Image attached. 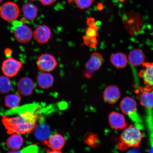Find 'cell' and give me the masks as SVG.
Masks as SVG:
<instances>
[{
    "label": "cell",
    "instance_id": "obj_24",
    "mask_svg": "<svg viewBox=\"0 0 153 153\" xmlns=\"http://www.w3.org/2000/svg\"><path fill=\"white\" fill-rule=\"evenodd\" d=\"M8 76H0V93L3 94L9 92L12 89V83Z\"/></svg>",
    "mask_w": 153,
    "mask_h": 153
},
{
    "label": "cell",
    "instance_id": "obj_12",
    "mask_svg": "<svg viewBox=\"0 0 153 153\" xmlns=\"http://www.w3.org/2000/svg\"><path fill=\"white\" fill-rule=\"evenodd\" d=\"M34 88V84L33 80L28 77L21 78L17 84V89L19 93L24 96L31 95Z\"/></svg>",
    "mask_w": 153,
    "mask_h": 153
},
{
    "label": "cell",
    "instance_id": "obj_28",
    "mask_svg": "<svg viewBox=\"0 0 153 153\" xmlns=\"http://www.w3.org/2000/svg\"><path fill=\"white\" fill-rule=\"evenodd\" d=\"M9 49L6 50L5 51V54L6 55L10 54V52H11V51H9Z\"/></svg>",
    "mask_w": 153,
    "mask_h": 153
},
{
    "label": "cell",
    "instance_id": "obj_31",
    "mask_svg": "<svg viewBox=\"0 0 153 153\" xmlns=\"http://www.w3.org/2000/svg\"><path fill=\"white\" fill-rule=\"evenodd\" d=\"M29 1H36V0H29Z\"/></svg>",
    "mask_w": 153,
    "mask_h": 153
},
{
    "label": "cell",
    "instance_id": "obj_27",
    "mask_svg": "<svg viewBox=\"0 0 153 153\" xmlns=\"http://www.w3.org/2000/svg\"><path fill=\"white\" fill-rule=\"evenodd\" d=\"M57 0H39L42 4L45 6L53 4Z\"/></svg>",
    "mask_w": 153,
    "mask_h": 153
},
{
    "label": "cell",
    "instance_id": "obj_3",
    "mask_svg": "<svg viewBox=\"0 0 153 153\" xmlns=\"http://www.w3.org/2000/svg\"><path fill=\"white\" fill-rule=\"evenodd\" d=\"M11 29L14 32V37L19 42L26 43L31 40L33 32L30 27L23 24V22L16 21L13 24Z\"/></svg>",
    "mask_w": 153,
    "mask_h": 153
},
{
    "label": "cell",
    "instance_id": "obj_29",
    "mask_svg": "<svg viewBox=\"0 0 153 153\" xmlns=\"http://www.w3.org/2000/svg\"><path fill=\"white\" fill-rule=\"evenodd\" d=\"M117 1H119L120 3H124L127 1V0H117Z\"/></svg>",
    "mask_w": 153,
    "mask_h": 153
},
{
    "label": "cell",
    "instance_id": "obj_4",
    "mask_svg": "<svg viewBox=\"0 0 153 153\" xmlns=\"http://www.w3.org/2000/svg\"><path fill=\"white\" fill-rule=\"evenodd\" d=\"M120 107L122 111L129 116L137 124L141 123V120L137 112L136 101L132 97H127L121 101Z\"/></svg>",
    "mask_w": 153,
    "mask_h": 153
},
{
    "label": "cell",
    "instance_id": "obj_14",
    "mask_svg": "<svg viewBox=\"0 0 153 153\" xmlns=\"http://www.w3.org/2000/svg\"><path fill=\"white\" fill-rule=\"evenodd\" d=\"M120 93L118 88L115 85H110L105 89L103 97L106 102L114 104L119 100Z\"/></svg>",
    "mask_w": 153,
    "mask_h": 153
},
{
    "label": "cell",
    "instance_id": "obj_30",
    "mask_svg": "<svg viewBox=\"0 0 153 153\" xmlns=\"http://www.w3.org/2000/svg\"><path fill=\"white\" fill-rule=\"evenodd\" d=\"M3 1V0H0V3H1Z\"/></svg>",
    "mask_w": 153,
    "mask_h": 153
},
{
    "label": "cell",
    "instance_id": "obj_21",
    "mask_svg": "<svg viewBox=\"0 0 153 153\" xmlns=\"http://www.w3.org/2000/svg\"><path fill=\"white\" fill-rule=\"evenodd\" d=\"M110 61L111 64L117 68H122L127 66L128 59L124 53L118 52L111 55Z\"/></svg>",
    "mask_w": 153,
    "mask_h": 153
},
{
    "label": "cell",
    "instance_id": "obj_17",
    "mask_svg": "<svg viewBox=\"0 0 153 153\" xmlns=\"http://www.w3.org/2000/svg\"><path fill=\"white\" fill-rule=\"evenodd\" d=\"M145 56L142 51L139 49L132 50L129 53L128 60L132 65L138 66L144 62Z\"/></svg>",
    "mask_w": 153,
    "mask_h": 153
},
{
    "label": "cell",
    "instance_id": "obj_19",
    "mask_svg": "<svg viewBox=\"0 0 153 153\" xmlns=\"http://www.w3.org/2000/svg\"><path fill=\"white\" fill-rule=\"evenodd\" d=\"M37 83L39 87L43 89H47L52 86L54 82L53 76L47 72H42L37 77Z\"/></svg>",
    "mask_w": 153,
    "mask_h": 153
},
{
    "label": "cell",
    "instance_id": "obj_25",
    "mask_svg": "<svg viewBox=\"0 0 153 153\" xmlns=\"http://www.w3.org/2000/svg\"><path fill=\"white\" fill-rule=\"evenodd\" d=\"M83 140L91 148H96L99 145V140L96 134L91 132L86 133L83 137Z\"/></svg>",
    "mask_w": 153,
    "mask_h": 153
},
{
    "label": "cell",
    "instance_id": "obj_8",
    "mask_svg": "<svg viewBox=\"0 0 153 153\" xmlns=\"http://www.w3.org/2000/svg\"><path fill=\"white\" fill-rule=\"evenodd\" d=\"M38 69L45 72L52 71L57 66L56 59L49 53H44L38 57L37 60Z\"/></svg>",
    "mask_w": 153,
    "mask_h": 153
},
{
    "label": "cell",
    "instance_id": "obj_26",
    "mask_svg": "<svg viewBox=\"0 0 153 153\" xmlns=\"http://www.w3.org/2000/svg\"><path fill=\"white\" fill-rule=\"evenodd\" d=\"M94 1V0H74L78 8L82 10L88 8Z\"/></svg>",
    "mask_w": 153,
    "mask_h": 153
},
{
    "label": "cell",
    "instance_id": "obj_23",
    "mask_svg": "<svg viewBox=\"0 0 153 153\" xmlns=\"http://www.w3.org/2000/svg\"><path fill=\"white\" fill-rule=\"evenodd\" d=\"M21 100V97L18 94H11L5 97V105L7 108H16L20 104Z\"/></svg>",
    "mask_w": 153,
    "mask_h": 153
},
{
    "label": "cell",
    "instance_id": "obj_18",
    "mask_svg": "<svg viewBox=\"0 0 153 153\" xmlns=\"http://www.w3.org/2000/svg\"><path fill=\"white\" fill-rule=\"evenodd\" d=\"M24 143V139L20 134L13 133L6 141V145L11 150L17 151L20 150Z\"/></svg>",
    "mask_w": 153,
    "mask_h": 153
},
{
    "label": "cell",
    "instance_id": "obj_11",
    "mask_svg": "<svg viewBox=\"0 0 153 153\" xmlns=\"http://www.w3.org/2000/svg\"><path fill=\"white\" fill-rule=\"evenodd\" d=\"M143 66L145 68L139 72V76L142 78L145 89L152 90L153 88V62H143Z\"/></svg>",
    "mask_w": 153,
    "mask_h": 153
},
{
    "label": "cell",
    "instance_id": "obj_7",
    "mask_svg": "<svg viewBox=\"0 0 153 153\" xmlns=\"http://www.w3.org/2000/svg\"><path fill=\"white\" fill-rule=\"evenodd\" d=\"M22 66V62L11 57L3 62L1 70L5 76L9 77H13L18 74Z\"/></svg>",
    "mask_w": 153,
    "mask_h": 153
},
{
    "label": "cell",
    "instance_id": "obj_9",
    "mask_svg": "<svg viewBox=\"0 0 153 153\" xmlns=\"http://www.w3.org/2000/svg\"><path fill=\"white\" fill-rule=\"evenodd\" d=\"M65 140L62 135L59 134H55L43 141V143L50 149L48 153H61L65 145Z\"/></svg>",
    "mask_w": 153,
    "mask_h": 153
},
{
    "label": "cell",
    "instance_id": "obj_13",
    "mask_svg": "<svg viewBox=\"0 0 153 153\" xmlns=\"http://www.w3.org/2000/svg\"><path fill=\"white\" fill-rule=\"evenodd\" d=\"M50 29L45 25L38 26L34 32V39L39 44L46 43L51 37Z\"/></svg>",
    "mask_w": 153,
    "mask_h": 153
},
{
    "label": "cell",
    "instance_id": "obj_22",
    "mask_svg": "<svg viewBox=\"0 0 153 153\" xmlns=\"http://www.w3.org/2000/svg\"><path fill=\"white\" fill-rule=\"evenodd\" d=\"M35 130V136L40 140L44 141L46 140L48 138L50 135V129L48 126L45 123H41L37 125Z\"/></svg>",
    "mask_w": 153,
    "mask_h": 153
},
{
    "label": "cell",
    "instance_id": "obj_16",
    "mask_svg": "<svg viewBox=\"0 0 153 153\" xmlns=\"http://www.w3.org/2000/svg\"><path fill=\"white\" fill-rule=\"evenodd\" d=\"M140 91L139 97L141 104L149 109L153 108V91L145 88Z\"/></svg>",
    "mask_w": 153,
    "mask_h": 153
},
{
    "label": "cell",
    "instance_id": "obj_20",
    "mask_svg": "<svg viewBox=\"0 0 153 153\" xmlns=\"http://www.w3.org/2000/svg\"><path fill=\"white\" fill-rule=\"evenodd\" d=\"M22 11L24 18L29 21H32L37 17L38 7L33 3H28L22 6Z\"/></svg>",
    "mask_w": 153,
    "mask_h": 153
},
{
    "label": "cell",
    "instance_id": "obj_15",
    "mask_svg": "<svg viewBox=\"0 0 153 153\" xmlns=\"http://www.w3.org/2000/svg\"><path fill=\"white\" fill-rule=\"evenodd\" d=\"M110 125L114 129H123L126 127V123L124 116L120 113L113 112L108 117Z\"/></svg>",
    "mask_w": 153,
    "mask_h": 153
},
{
    "label": "cell",
    "instance_id": "obj_2",
    "mask_svg": "<svg viewBox=\"0 0 153 153\" xmlns=\"http://www.w3.org/2000/svg\"><path fill=\"white\" fill-rule=\"evenodd\" d=\"M143 135L137 126H130L124 128L120 137L118 148L121 150L138 146L142 140Z\"/></svg>",
    "mask_w": 153,
    "mask_h": 153
},
{
    "label": "cell",
    "instance_id": "obj_1",
    "mask_svg": "<svg viewBox=\"0 0 153 153\" xmlns=\"http://www.w3.org/2000/svg\"><path fill=\"white\" fill-rule=\"evenodd\" d=\"M30 106L26 108V110L17 113V115L10 116L6 115L3 116L2 122L7 133L25 134L35 130L40 115L37 107L32 105L30 108Z\"/></svg>",
    "mask_w": 153,
    "mask_h": 153
},
{
    "label": "cell",
    "instance_id": "obj_5",
    "mask_svg": "<svg viewBox=\"0 0 153 153\" xmlns=\"http://www.w3.org/2000/svg\"><path fill=\"white\" fill-rule=\"evenodd\" d=\"M20 11L18 5L11 1L5 3L0 7V16L7 22H13L19 16Z\"/></svg>",
    "mask_w": 153,
    "mask_h": 153
},
{
    "label": "cell",
    "instance_id": "obj_10",
    "mask_svg": "<svg viewBox=\"0 0 153 153\" xmlns=\"http://www.w3.org/2000/svg\"><path fill=\"white\" fill-rule=\"evenodd\" d=\"M87 23L89 27L86 30L84 41L86 45L94 47L97 45V37L98 35L97 25L94 22V19L92 18L88 19Z\"/></svg>",
    "mask_w": 153,
    "mask_h": 153
},
{
    "label": "cell",
    "instance_id": "obj_6",
    "mask_svg": "<svg viewBox=\"0 0 153 153\" xmlns=\"http://www.w3.org/2000/svg\"><path fill=\"white\" fill-rule=\"evenodd\" d=\"M103 58L102 55L98 53H94L91 55L85 65L84 75L87 78H90L94 73L98 70L102 65Z\"/></svg>",
    "mask_w": 153,
    "mask_h": 153
}]
</instances>
